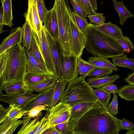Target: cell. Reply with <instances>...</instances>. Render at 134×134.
<instances>
[{"label": "cell", "instance_id": "obj_1", "mask_svg": "<svg viewBox=\"0 0 134 134\" xmlns=\"http://www.w3.org/2000/svg\"><path fill=\"white\" fill-rule=\"evenodd\" d=\"M119 119L101 105L87 112L78 120L72 134H118Z\"/></svg>", "mask_w": 134, "mask_h": 134}, {"label": "cell", "instance_id": "obj_2", "mask_svg": "<svg viewBox=\"0 0 134 134\" xmlns=\"http://www.w3.org/2000/svg\"><path fill=\"white\" fill-rule=\"evenodd\" d=\"M85 36V48L94 56L107 59L122 55L125 51L114 39L103 33L88 23L83 31Z\"/></svg>", "mask_w": 134, "mask_h": 134}, {"label": "cell", "instance_id": "obj_3", "mask_svg": "<svg viewBox=\"0 0 134 134\" xmlns=\"http://www.w3.org/2000/svg\"><path fill=\"white\" fill-rule=\"evenodd\" d=\"M8 57L5 69L0 76L1 86L23 80L26 72L27 55L21 43L7 50Z\"/></svg>", "mask_w": 134, "mask_h": 134}, {"label": "cell", "instance_id": "obj_4", "mask_svg": "<svg viewBox=\"0 0 134 134\" xmlns=\"http://www.w3.org/2000/svg\"><path fill=\"white\" fill-rule=\"evenodd\" d=\"M85 78L80 75L69 83L60 102L72 107L79 104L97 101L93 88L86 81Z\"/></svg>", "mask_w": 134, "mask_h": 134}, {"label": "cell", "instance_id": "obj_5", "mask_svg": "<svg viewBox=\"0 0 134 134\" xmlns=\"http://www.w3.org/2000/svg\"><path fill=\"white\" fill-rule=\"evenodd\" d=\"M58 25L59 41L64 52L71 51V36L70 7L65 0H55L54 5Z\"/></svg>", "mask_w": 134, "mask_h": 134}, {"label": "cell", "instance_id": "obj_6", "mask_svg": "<svg viewBox=\"0 0 134 134\" xmlns=\"http://www.w3.org/2000/svg\"><path fill=\"white\" fill-rule=\"evenodd\" d=\"M77 58L72 52L68 53L64 51L60 78L67 83L78 77L79 74L76 69Z\"/></svg>", "mask_w": 134, "mask_h": 134}, {"label": "cell", "instance_id": "obj_7", "mask_svg": "<svg viewBox=\"0 0 134 134\" xmlns=\"http://www.w3.org/2000/svg\"><path fill=\"white\" fill-rule=\"evenodd\" d=\"M43 26L55 69V76L58 79L60 77L61 74V65L64 49L59 41L52 37L47 31L44 25Z\"/></svg>", "mask_w": 134, "mask_h": 134}, {"label": "cell", "instance_id": "obj_8", "mask_svg": "<svg viewBox=\"0 0 134 134\" xmlns=\"http://www.w3.org/2000/svg\"><path fill=\"white\" fill-rule=\"evenodd\" d=\"M101 106L97 100L79 104L71 107L70 117L68 121L70 134H72L73 130L78 121L85 113L92 108L99 107Z\"/></svg>", "mask_w": 134, "mask_h": 134}, {"label": "cell", "instance_id": "obj_9", "mask_svg": "<svg viewBox=\"0 0 134 134\" xmlns=\"http://www.w3.org/2000/svg\"><path fill=\"white\" fill-rule=\"evenodd\" d=\"M25 20L29 23L33 31L39 40L42 39V30L43 27L39 15L37 0H28V8L25 15Z\"/></svg>", "mask_w": 134, "mask_h": 134}, {"label": "cell", "instance_id": "obj_10", "mask_svg": "<svg viewBox=\"0 0 134 134\" xmlns=\"http://www.w3.org/2000/svg\"><path fill=\"white\" fill-rule=\"evenodd\" d=\"M71 107L69 104L60 101L48 110L52 125L68 121L70 116Z\"/></svg>", "mask_w": 134, "mask_h": 134}, {"label": "cell", "instance_id": "obj_11", "mask_svg": "<svg viewBox=\"0 0 134 134\" xmlns=\"http://www.w3.org/2000/svg\"><path fill=\"white\" fill-rule=\"evenodd\" d=\"M33 37L36 41L47 68L50 72L54 74L55 76V69L44 26L43 25L42 30V39L41 40H39L36 34L33 31Z\"/></svg>", "mask_w": 134, "mask_h": 134}, {"label": "cell", "instance_id": "obj_12", "mask_svg": "<svg viewBox=\"0 0 134 134\" xmlns=\"http://www.w3.org/2000/svg\"><path fill=\"white\" fill-rule=\"evenodd\" d=\"M71 36V51L77 58L81 57L85 48L86 37L83 32L80 31L70 16Z\"/></svg>", "mask_w": 134, "mask_h": 134}, {"label": "cell", "instance_id": "obj_13", "mask_svg": "<svg viewBox=\"0 0 134 134\" xmlns=\"http://www.w3.org/2000/svg\"><path fill=\"white\" fill-rule=\"evenodd\" d=\"M35 94L28 91L18 93L4 94L0 92V101L9 104H15L21 108L25 104L38 96L40 94Z\"/></svg>", "mask_w": 134, "mask_h": 134}, {"label": "cell", "instance_id": "obj_14", "mask_svg": "<svg viewBox=\"0 0 134 134\" xmlns=\"http://www.w3.org/2000/svg\"><path fill=\"white\" fill-rule=\"evenodd\" d=\"M54 90V86L46 91L41 93L38 96L25 104L21 108L24 115L33 108L37 105L46 104L49 108L52 103Z\"/></svg>", "mask_w": 134, "mask_h": 134}, {"label": "cell", "instance_id": "obj_15", "mask_svg": "<svg viewBox=\"0 0 134 134\" xmlns=\"http://www.w3.org/2000/svg\"><path fill=\"white\" fill-rule=\"evenodd\" d=\"M43 23L47 31L53 38L59 40L58 23L55 9L54 7L48 10Z\"/></svg>", "mask_w": 134, "mask_h": 134}, {"label": "cell", "instance_id": "obj_16", "mask_svg": "<svg viewBox=\"0 0 134 134\" xmlns=\"http://www.w3.org/2000/svg\"><path fill=\"white\" fill-rule=\"evenodd\" d=\"M22 42V29L20 26L12 30L3 40L0 46V54L13 46Z\"/></svg>", "mask_w": 134, "mask_h": 134}, {"label": "cell", "instance_id": "obj_17", "mask_svg": "<svg viewBox=\"0 0 134 134\" xmlns=\"http://www.w3.org/2000/svg\"><path fill=\"white\" fill-rule=\"evenodd\" d=\"M54 78H57L54 74L51 73L26 72L23 81L28 88L29 87Z\"/></svg>", "mask_w": 134, "mask_h": 134}, {"label": "cell", "instance_id": "obj_18", "mask_svg": "<svg viewBox=\"0 0 134 134\" xmlns=\"http://www.w3.org/2000/svg\"><path fill=\"white\" fill-rule=\"evenodd\" d=\"M91 24L96 29L114 39H121L124 37L121 28L110 21L99 25Z\"/></svg>", "mask_w": 134, "mask_h": 134}, {"label": "cell", "instance_id": "obj_19", "mask_svg": "<svg viewBox=\"0 0 134 134\" xmlns=\"http://www.w3.org/2000/svg\"><path fill=\"white\" fill-rule=\"evenodd\" d=\"M42 115V112H41L32 120H31L32 118L28 116L24 117L22 127L17 134H35Z\"/></svg>", "mask_w": 134, "mask_h": 134}, {"label": "cell", "instance_id": "obj_20", "mask_svg": "<svg viewBox=\"0 0 134 134\" xmlns=\"http://www.w3.org/2000/svg\"><path fill=\"white\" fill-rule=\"evenodd\" d=\"M25 50L27 55L26 72H49L53 74L39 62L26 48Z\"/></svg>", "mask_w": 134, "mask_h": 134}, {"label": "cell", "instance_id": "obj_21", "mask_svg": "<svg viewBox=\"0 0 134 134\" xmlns=\"http://www.w3.org/2000/svg\"><path fill=\"white\" fill-rule=\"evenodd\" d=\"M120 77V76L116 74L102 77L91 76L87 79L86 81L92 87L97 88L107 84L113 83Z\"/></svg>", "mask_w": 134, "mask_h": 134}, {"label": "cell", "instance_id": "obj_22", "mask_svg": "<svg viewBox=\"0 0 134 134\" xmlns=\"http://www.w3.org/2000/svg\"><path fill=\"white\" fill-rule=\"evenodd\" d=\"M68 83L61 78H58L54 86V90L52 101L48 110L55 105L60 100L65 91Z\"/></svg>", "mask_w": 134, "mask_h": 134}, {"label": "cell", "instance_id": "obj_23", "mask_svg": "<svg viewBox=\"0 0 134 134\" xmlns=\"http://www.w3.org/2000/svg\"><path fill=\"white\" fill-rule=\"evenodd\" d=\"M97 68H101L109 69L117 72L119 70L114 64L108 59L100 56H93L89 57L88 61Z\"/></svg>", "mask_w": 134, "mask_h": 134}, {"label": "cell", "instance_id": "obj_24", "mask_svg": "<svg viewBox=\"0 0 134 134\" xmlns=\"http://www.w3.org/2000/svg\"><path fill=\"white\" fill-rule=\"evenodd\" d=\"M0 88L7 94L23 93L27 92L28 90L27 87L24 83L23 80L14 83H6L1 86Z\"/></svg>", "mask_w": 134, "mask_h": 134}, {"label": "cell", "instance_id": "obj_25", "mask_svg": "<svg viewBox=\"0 0 134 134\" xmlns=\"http://www.w3.org/2000/svg\"><path fill=\"white\" fill-rule=\"evenodd\" d=\"M115 9L118 13L119 18V23L123 26L126 19L134 17V15L128 10L124 4L123 0L118 2L113 0Z\"/></svg>", "mask_w": 134, "mask_h": 134}, {"label": "cell", "instance_id": "obj_26", "mask_svg": "<svg viewBox=\"0 0 134 134\" xmlns=\"http://www.w3.org/2000/svg\"><path fill=\"white\" fill-rule=\"evenodd\" d=\"M12 0H1L3 10V20L4 25L12 28L14 24L13 22Z\"/></svg>", "mask_w": 134, "mask_h": 134}, {"label": "cell", "instance_id": "obj_27", "mask_svg": "<svg viewBox=\"0 0 134 134\" xmlns=\"http://www.w3.org/2000/svg\"><path fill=\"white\" fill-rule=\"evenodd\" d=\"M17 118L5 121L0 126V134H11L23 122V120Z\"/></svg>", "mask_w": 134, "mask_h": 134}, {"label": "cell", "instance_id": "obj_28", "mask_svg": "<svg viewBox=\"0 0 134 134\" xmlns=\"http://www.w3.org/2000/svg\"><path fill=\"white\" fill-rule=\"evenodd\" d=\"M22 29V42L24 46L29 51L33 38V31L28 22L26 20L23 25Z\"/></svg>", "mask_w": 134, "mask_h": 134}, {"label": "cell", "instance_id": "obj_29", "mask_svg": "<svg viewBox=\"0 0 134 134\" xmlns=\"http://www.w3.org/2000/svg\"><path fill=\"white\" fill-rule=\"evenodd\" d=\"M97 67L88 61L84 60L81 57L77 58L76 69L79 75L85 77Z\"/></svg>", "mask_w": 134, "mask_h": 134}, {"label": "cell", "instance_id": "obj_30", "mask_svg": "<svg viewBox=\"0 0 134 134\" xmlns=\"http://www.w3.org/2000/svg\"><path fill=\"white\" fill-rule=\"evenodd\" d=\"M112 58V62L116 66L128 68L134 71V59L128 58L126 54L117 56Z\"/></svg>", "mask_w": 134, "mask_h": 134}, {"label": "cell", "instance_id": "obj_31", "mask_svg": "<svg viewBox=\"0 0 134 134\" xmlns=\"http://www.w3.org/2000/svg\"><path fill=\"white\" fill-rule=\"evenodd\" d=\"M58 79L54 78L28 88L27 91L32 93L34 92L39 93L45 92L55 85Z\"/></svg>", "mask_w": 134, "mask_h": 134}, {"label": "cell", "instance_id": "obj_32", "mask_svg": "<svg viewBox=\"0 0 134 134\" xmlns=\"http://www.w3.org/2000/svg\"><path fill=\"white\" fill-rule=\"evenodd\" d=\"M93 91L100 105L107 108L111 98V93L102 87L96 89H93Z\"/></svg>", "mask_w": 134, "mask_h": 134}, {"label": "cell", "instance_id": "obj_33", "mask_svg": "<svg viewBox=\"0 0 134 134\" xmlns=\"http://www.w3.org/2000/svg\"><path fill=\"white\" fill-rule=\"evenodd\" d=\"M118 90L119 96L121 98L128 101L134 100V84L125 85Z\"/></svg>", "mask_w": 134, "mask_h": 134}, {"label": "cell", "instance_id": "obj_34", "mask_svg": "<svg viewBox=\"0 0 134 134\" xmlns=\"http://www.w3.org/2000/svg\"><path fill=\"white\" fill-rule=\"evenodd\" d=\"M71 17L79 29L82 32L87 26L88 21L85 18L83 17L74 11L70 9Z\"/></svg>", "mask_w": 134, "mask_h": 134}, {"label": "cell", "instance_id": "obj_35", "mask_svg": "<svg viewBox=\"0 0 134 134\" xmlns=\"http://www.w3.org/2000/svg\"><path fill=\"white\" fill-rule=\"evenodd\" d=\"M23 115H24L22 113L21 108L19 106L15 104H9L4 121L14 118L19 119Z\"/></svg>", "mask_w": 134, "mask_h": 134}, {"label": "cell", "instance_id": "obj_36", "mask_svg": "<svg viewBox=\"0 0 134 134\" xmlns=\"http://www.w3.org/2000/svg\"><path fill=\"white\" fill-rule=\"evenodd\" d=\"M52 126L49 118V111H48L39 121V124L35 134H42L45 130Z\"/></svg>", "mask_w": 134, "mask_h": 134}, {"label": "cell", "instance_id": "obj_37", "mask_svg": "<svg viewBox=\"0 0 134 134\" xmlns=\"http://www.w3.org/2000/svg\"><path fill=\"white\" fill-rule=\"evenodd\" d=\"M115 40L127 53H129L133 50L134 47L133 43L127 36H124L121 39Z\"/></svg>", "mask_w": 134, "mask_h": 134}, {"label": "cell", "instance_id": "obj_38", "mask_svg": "<svg viewBox=\"0 0 134 134\" xmlns=\"http://www.w3.org/2000/svg\"><path fill=\"white\" fill-rule=\"evenodd\" d=\"M29 51L39 62L46 68L45 63L39 49L36 41L33 37L31 43L30 49Z\"/></svg>", "mask_w": 134, "mask_h": 134}, {"label": "cell", "instance_id": "obj_39", "mask_svg": "<svg viewBox=\"0 0 134 134\" xmlns=\"http://www.w3.org/2000/svg\"><path fill=\"white\" fill-rule=\"evenodd\" d=\"M113 72V70L109 69L97 68L90 73L87 76H94L98 77H102L108 76Z\"/></svg>", "mask_w": 134, "mask_h": 134}, {"label": "cell", "instance_id": "obj_40", "mask_svg": "<svg viewBox=\"0 0 134 134\" xmlns=\"http://www.w3.org/2000/svg\"><path fill=\"white\" fill-rule=\"evenodd\" d=\"M76 0L80 7L87 15H94L96 13L88 0Z\"/></svg>", "mask_w": 134, "mask_h": 134}, {"label": "cell", "instance_id": "obj_41", "mask_svg": "<svg viewBox=\"0 0 134 134\" xmlns=\"http://www.w3.org/2000/svg\"><path fill=\"white\" fill-rule=\"evenodd\" d=\"M38 11L41 22L43 23L48 11L47 9L44 0H37Z\"/></svg>", "mask_w": 134, "mask_h": 134}, {"label": "cell", "instance_id": "obj_42", "mask_svg": "<svg viewBox=\"0 0 134 134\" xmlns=\"http://www.w3.org/2000/svg\"><path fill=\"white\" fill-rule=\"evenodd\" d=\"M103 13H97L94 15L87 16L91 23L96 25L102 24L105 23V17Z\"/></svg>", "mask_w": 134, "mask_h": 134}, {"label": "cell", "instance_id": "obj_43", "mask_svg": "<svg viewBox=\"0 0 134 134\" xmlns=\"http://www.w3.org/2000/svg\"><path fill=\"white\" fill-rule=\"evenodd\" d=\"M118 95L114 94V97L111 102L107 107V110L112 115H116L118 113Z\"/></svg>", "mask_w": 134, "mask_h": 134}, {"label": "cell", "instance_id": "obj_44", "mask_svg": "<svg viewBox=\"0 0 134 134\" xmlns=\"http://www.w3.org/2000/svg\"><path fill=\"white\" fill-rule=\"evenodd\" d=\"M46 107L49 108V106L46 104L37 106L30 110L25 115L32 118H35L42 111L45 109Z\"/></svg>", "mask_w": 134, "mask_h": 134}, {"label": "cell", "instance_id": "obj_45", "mask_svg": "<svg viewBox=\"0 0 134 134\" xmlns=\"http://www.w3.org/2000/svg\"><path fill=\"white\" fill-rule=\"evenodd\" d=\"M119 122L120 130L124 129L129 131L134 128V124L124 118L122 119H119Z\"/></svg>", "mask_w": 134, "mask_h": 134}, {"label": "cell", "instance_id": "obj_46", "mask_svg": "<svg viewBox=\"0 0 134 134\" xmlns=\"http://www.w3.org/2000/svg\"><path fill=\"white\" fill-rule=\"evenodd\" d=\"M54 126L60 134H70L68 127V121Z\"/></svg>", "mask_w": 134, "mask_h": 134}, {"label": "cell", "instance_id": "obj_47", "mask_svg": "<svg viewBox=\"0 0 134 134\" xmlns=\"http://www.w3.org/2000/svg\"><path fill=\"white\" fill-rule=\"evenodd\" d=\"M69 1L73 8L74 11L85 18L87 16L80 7L76 0H69Z\"/></svg>", "mask_w": 134, "mask_h": 134}, {"label": "cell", "instance_id": "obj_48", "mask_svg": "<svg viewBox=\"0 0 134 134\" xmlns=\"http://www.w3.org/2000/svg\"><path fill=\"white\" fill-rule=\"evenodd\" d=\"M8 57L7 50L0 54V76L5 69Z\"/></svg>", "mask_w": 134, "mask_h": 134}, {"label": "cell", "instance_id": "obj_49", "mask_svg": "<svg viewBox=\"0 0 134 134\" xmlns=\"http://www.w3.org/2000/svg\"><path fill=\"white\" fill-rule=\"evenodd\" d=\"M102 87L104 90L111 94L118 93L119 92L118 87L113 83L107 84Z\"/></svg>", "mask_w": 134, "mask_h": 134}, {"label": "cell", "instance_id": "obj_50", "mask_svg": "<svg viewBox=\"0 0 134 134\" xmlns=\"http://www.w3.org/2000/svg\"><path fill=\"white\" fill-rule=\"evenodd\" d=\"M9 109L8 107H5L0 105V124H2L5 120L7 112Z\"/></svg>", "mask_w": 134, "mask_h": 134}, {"label": "cell", "instance_id": "obj_51", "mask_svg": "<svg viewBox=\"0 0 134 134\" xmlns=\"http://www.w3.org/2000/svg\"><path fill=\"white\" fill-rule=\"evenodd\" d=\"M42 134H60L54 126H52L44 131Z\"/></svg>", "mask_w": 134, "mask_h": 134}, {"label": "cell", "instance_id": "obj_52", "mask_svg": "<svg viewBox=\"0 0 134 134\" xmlns=\"http://www.w3.org/2000/svg\"><path fill=\"white\" fill-rule=\"evenodd\" d=\"M3 20V10L2 7L0 8V32L1 34L4 31L3 29V27L4 25Z\"/></svg>", "mask_w": 134, "mask_h": 134}, {"label": "cell", "instance_id": "obj_53", "mask_svg": "<svg viewBox=\"0 0 134 134\" xmlns=\"http://www.w3.org/2000/svg\"><path fill=\"white\" fill-rule=\"evenodd\" d=\"M124 80L129 84H134V71L130 74Z\"/></svg>", "mask_w": 134, "mask_h": 134}, {"label": "cell", "instance_id": "obj_54", "mask_svg": "<svg viewBox=\"0 0 134 134\" xmlns=\"http://www.w3.org/2000/svg\"><path fill=\"white\" fill-rule=\"evenodd\" d=\"M92 7L95 11H97L98 9L96 0H88Z\"/></svg>", "mask_w": 134, "mask_h": 134}]
</instances>
